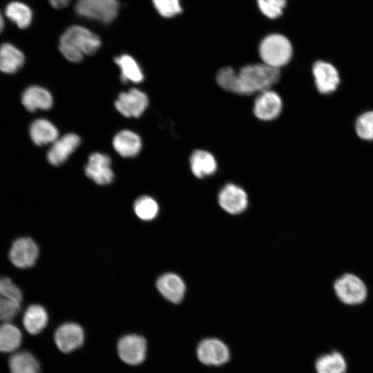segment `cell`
<instances>
[{"mask_svg": "<svg viewBox=\"0 0 373 373\" xmlns=\"http://www.w3.org/2000/svg\"><path fill=\"white\" fill-rule=\"evenodd\" d=\"M280 78V69L264 63L249 64L236 73L231 93L241 95L259 93L271 89Z\"/></svg>", "mask_w": 373, "mask_h": 373, "instance_id": "1", "label": "cell"}, {"mask_svg": "<svg viewBox=\"0 0 373 373\" xmlns=\"http://www.w3.org/2000/svg\"><path fill=\"white\" fill-rule=\"evenodd\" d=\"M259 54L262 63L280 69L290 61L292 46L283 35L272 34L265 37L259 46Z\"/></svg>", "mask_w": 373, "mask_h": 373, "instance_id": "2", "label": "cell"}, {"mask_svg": "<svg viewBox=\"0 0 373 373\" xmlns=\"http://www.w3.org/2000/svg\"><path fill=\"white\" fill-rule=\"evenodd\" d=\"M59 44L64 45L84 56L97 52L102 41L97 34L88 28L73 25L68 27L61 35Z\"/></svg>", "mask_w": 373, "mask_h": 373, "instance_id": "3", "label": "cell"}, {"mask_svg": "<svg viewBox=\"0 0 373 373\" xmlns=\"http://www.w3.org/2000/svg\"><path fill=\"white\" fill-rule=\"evenodd\" d=\"M119 7L117 0H77L75 11L81 17L108 23L117 16Z\"/></svg>", "mask_w": 373, "mask_h": 373, "instance_id": "4", "label": "cell"}, {"mask_svg": "<svg viewBox=\"0 0 373 373\" xmlns=\"http://www.w3.org/2000/svg\"><path fill=\"white\" fill-rule=\"evenodd\" d=\"M334 289L340 301L348 305L361 304L367 296L365 283L352 274H345L337 278L334 282Z\"/></svg>", "mask_w": 373, "mask_h": 373, "instance_id": "5", "label": "cell"}, {"mask_svg": "<svg viewBox=\"0 0 373 373\" xmlns=\"http://www.w3.org/2000/svg\"><path fill=\"white\" fill-rule=\"evenodd\" d=\"M196 354L198 360L207 365H222L230 358V351L227 345L216 338L202 340L197 346Z\"/></svg>", "mask_w": 373, "mask_h": 373, "instance_id": "6", "label": "cell"}, {"mask_svg": "<svg viewBox=\"0 0 373 373\" xmlns=\"http://www.w3.org/2000/svg\"><path fill=\"white\" fill-rule=\"evenodd\" d=\"M149 102L146 93L137 88H131L119 94L115 107L126 117H139L147 108Z\"/></svg>", "mask_w": 373, "mask_h": 373, "instance_id": "7", "label": "cell"}, {"mask_svg": "<svg viewBox=\"0 0 373 373\" xmlns=\"http://www.w3.org/2000/svg\"><path fill=\"white\" fill-rule=\"evenodd\" d=\"M39 256V248L32 239L28 237L15 240L9 250L8 257L15 267L26 269L33 266Z\"/></svg>", "mask_w": 373, "mask_h": 373, "instance_id": "8", "label": "cell"}, {"mask_svg": "<svg viewBox=\"0 0 373 373\" xmlns=\"http://www.w3.org/2000/svg\"><path fill=\"white\" fill-rule=\"evenodd\" d=\"M117 351L119 356L124 363L138 365L144 361L146 356V340L137 334L124 336L118 341Z\"/></svg>", "mask_w": 373, "mask_h": 373, "instance_id": "9", "label": "cell"}, {"mask_svg": "<svg viewBox=\"0 0 373 373\" xmlns=\"http://www.w3.org/2000/svg\"><path fill=\"white\" fill-rule=\"evenodd\" d=\"M282 108L280 96L274 90L269 89L258 93L254 100L253 111L258 119L270 121L278 117Z\"/></svg>", "mask_w": 373, "mask_h": 373, "instance_id": "10", "label": "cell"}, {"mask_svg": "<svg viewBox=\"0 0 373 373\" xmlns=\"http://www.w3.org/2000/svg\"><path fill=\"white\" fill-rule=\"evenodd\" d=\"M110 157L102 153H92L85 166V174L99 185L111 183L114 178V173L111 169Z\"/></svg>", "mask_w": 373, "mask_h": 373, "instance_id": "11", "label": "cell"}, {"mask_svg": "<svg viewBox=\"0 0 373 373\" xmlns=\"http://www.w3.org/2000/svg\"><path fill=\"white\" fill-rule=\"evenodd\" d=\"M54 338L59 350L62 352L68 353L83 344L84 333L78 324L66 323L56 329Z\"/></svg>", "mask_w": 373, "mask_h": 373, "instance_id": "12", "label": "cell"}, {"mask_svg": "<svg viewBox=\"0 0 373 373\" xmlns=\"http://www.w3.org/2000/svg\"><path fill=\"white\" fill-rule=\"evenodd\" d=\"M80 137L75 133H67L59 137L47 153V160L53 166L64 163L80 144Z\"/></svg>", "mask_w": 373, "mask_h": 373, "instance_id": "13", "label": "cell"}, {"mask_svg": "<svg viewBox=\"0 0 373 373\" xmlns=\"http://www.w3.org/2000/svg\"><path fill=\"white\" fill-rule=\"evenodd\" d=\"M218 202L227 212L238 214L245 210L248 199L247 193L242 188L233 184H228L220 191Z\"/></svg>", "mask_w": 373, "mask_h": 373, "instance_id": "14", "label": "cell"}, {"mask_svg": "<svg viewBox=\"0 0 373 373\" xmlns=\"http://www.w3.org/2000/svg\"><path fill=\"white\" fill-rule=\"evenodd\" d=\"M317 89L322 93H329L336 89L339 83L338 73L331 64L318 61L312 68Z\"/></svg>", "mask_w": 373, "mask_h": 373, "instance_id": "15", "label": "cell"}, {"mask_svg": "<svg viewBox=\"0 0 373 373\" xmlns=\"http://www.w3.org/2000/svg\"><path fill=\"white\" fill-rule=\"evenodd\" d=\"M23 106L30 112L38 109L48 110L53 104L52 94L46 88L39 86L28 87L21 95Z\"/></svg>", "mask_w": 373, "mask_h": 373, "instance_id": "16", "label": "cell"}, {"mask_svg": "<svg viewBox=\"0 0 373 373\" xmlns=\"http://www.w3.org/2000/svg\"><path fill=\"white\" fill-rule=\"evenodd\" d=\"M156 286L161 294L173 303H180L184 296L186 287L181 278L173 273L161 276L157 280Z\"/></svg>", "mask_w": 373, "mask_h": 373, "instance_id": "17", "label": "cell"}, {"mask_svg": "<svg viewBox=\"0 0 373 373\" xmlns=\"http://www.w3.org/2000/svg\"><path fill=\"white\" fill-rule=\"evenodd\" d=\"M113 146L115 151L124 157L136 156L142 149V140L131 130H122L113 137Z\"/></svg>", "mask_w": 373, "mask_h": 373, "instance_id": "18", "label": "cell"}, {"mask_svg": "<svg viewBox=\"0 0 373 373\" xmlns=\"http://www.w3.org/2000/svg\"><path fill=\"white\" fill-rule=\"evenodd\" d=\"M190 166L193 174L203 178L213 175L217 170V162L214 156L209 151L197 149L190 156Z\"/></svg>", "mask_w": 373, "mask_h": 373, "instance_id": "19", "label": "cell"}, {"mask_svg": "<svg viewBox=\"0 0 373 373\" xmlns=\"http://www.w3.org/2000/svg\"><path fill=\"white\" fill-rule=\"evenodd\" d=\"M29 133L32 141L37 146L52 144L59 137L57 127L43 118L35 119L31 124Z\"/></svg>", "mask_w": 373, "mask_h": 373, "instance_id": "20", "label": "cell"}, {"mask_svg": "<svg viewBox=\"0 0 373 373\" xmlns=\"http://www.w3.org/2000/svg\"><path fill=\"white\" fill-rule=\"evenodd\" d=\"M23 52L14 45L4 43L0 46V70L7 74L17 72L23 64Z\"/></svg>", "mask_w": 373, "mask_h": 373, "instance_id": "21", "label": "cell"}, {"mask_svg": "<svg viewBox=\"0 0 373 373\" xmlns=\"http://www.w3.org/2000/svg\"><path fill=\"white\" fill-rule=\"evenodd\" d=\"M120 69V79L126 83L138 84L143 81L144 73L137 61L128 54H123L114 59Z\"/></svg>", "mask_w": 373, "mask_h": 373, "instance_id": "22", "label": "cell"}, {"mask_svg": "<svg viewBox=\"0 0 373 373\" xmlns=\"http://www.w3.org/2000/svg\"><path fill=\"white\" fill-rule=\"evenodd\" d=\"M48 321L47 312L39 305H30L23 316V327L31 334H39L46 326Z\"/></svg>", "mask_w": 373, "mask_h": 373, "instance_id": "23", "label": "cell"}, {"mask_svg": "<svg viewBox=\"0 0 373 373\" xmlns=\"http://www.w3.org/2000/svg\"><path fill=\"white\" fill-rule=\"evenodd\" d=\"M315 369L317 373H345L347 362L341 353L333 351L318 357Z\"/></svg>", "mask_w": 373, "mask_h": 373, "instance_id": "24", "label": "cell"}, {"mask_svg": "<svg viewBox=\"0 0 373 373\" xmlns=\"http://www.w3.org/2000/svg\"><path fill=\"white\" fill-rule=\"evenodd\" d=\"M10 373H40V365L28 352H16L9 358Z\"/></svg>", "mask_w": 373, "mask_h": 373, "instance_id": "25", "label": "cell"}, {"mask_svg": "<svg viewBox=\"0 0 373 373\" xmlns=\"http://www.w3.org/2000/svg\"><path fill=\"white\" fill-rule=\"evenodd\" d=\"M5 15L12 22L19 28L24 29L28 27L32 20V11L24 3L12 1L5 8Z\"/></svg>", "mask_w": 373, "mask_h": 373, "instance_id": "26", "label": "cell"}, {"mask_svg": "<svg viewBox=\"0 0 373 373\" xmlns=\"http://www.w3.org/2000/svg\"><path fill=\"white\" fill-rule=\"evenodd\" d=\"M21 341V332L15 325L8 322L0 325L1 352H15L20 346Z\"/></svg>", "mask_w": 373, "mask_h": 373, "instance_id": "27", "label": "cell"}, {"mask_svg": "<svg viewBox=\"0 0 373 373\" xmlns=\"http://www.w3.org/2000/svg\"><path fill=\"white\" fill-rule=\"evenodd\" d=\"M133 208L135 214L143 220H153L158 213L157 203L148 195L138 198L134 202Z\"/></svg>", "mask_w": 373, "mask_h": 373, "instance_id": "28", "label": "cell"}, {"mask_svg": "<svg viewBox=\"0 0 373 373\" xmlns=\"http://www.w3.org/2000/svg\"><path fill=\"white\" fill-rule=\"evenodd\" d=\"M155 10L163 17H173L182 12L180 0H152Z\"/></svg>", "mask_w": 373, "mask_h": 373, "instance_id": "29", "label": "cell"}, {"mask_svg": "<svg viewBox=\"0 0 373 373\" xmlns=\"http://www.w3.org/2000/svg\"><path fill=\"white\" fill-rule=\"evenodd\" d=\"M356 131L364 140H373V111L366 112L357 119Z\"/></svg>", "mask_w": 373, "mask_h": 373, "instance_id": "30", "label": "cell"}, {"mask_svg": "<svg viewBox=\"0 0 373 373\" xmlns=\"http://www.w3.org/2000/svg\"><path fill=\"white\" fill-rule=\"evenodd\" d=\"M260 11L270 19L280 16L285 7L286 0H257Z\"/></svg>", "mask_w": 373, "mask_h": 373, "instance_id": "31", "label": "cell"}, {"mask_svg": "<svg viewBox=\"0 0 373 373\" xmlns=\"http://www.w3.org/2000/svg\"><path fill=\"white\" fill-rule=\"evenodd\" d=\"M0 298H9L21 303L22 293L11 279L0 276Z\"/></svg>", "mask_w": 373, "mask_h": 373, "instance_id": "32", "label": "cell"}, {"mask_svg": "<svg viewBox=\"0 0 373 373\" xmlns=\"http://www.w3.org/2000/svg\"><path fill=\"white\" fill-rule=\"evenodd\" d=\"M20 303L12 299L0 298V321L6 323L12 320L20 310Z\"/></svg>", "mask_w": 373, "mask_h": 373, "instance_id": "33", "label": "cell"}, {"mask_svg": "<svg viewBox=\"0 0 373 373\" xmlns=\"http://www.w3.org/2000/svg\"><path fill=\"white\" fill-rule=\"evenodd\" d=\"M49 1L53 8L59 9L66 7L70 0H49Z\"/></svg>", "mask_w": 373, "mask_h": 373, "instance_id": "34", "label": "cell"}, {"mask_svg": "<svg viewBox=\"0 0 373 373\" xmlns=\"http://www.w3.org/2000/svg\"><path fill=\"white\" fill-rule=\"evenodd\" d=\"M4 27V20L2 14L0 11V33L2 32Z\"/></svg>", "mask_w": 373, "mask_h": 373, "instance_id": "35", "label": "cell"}]
</instances>
